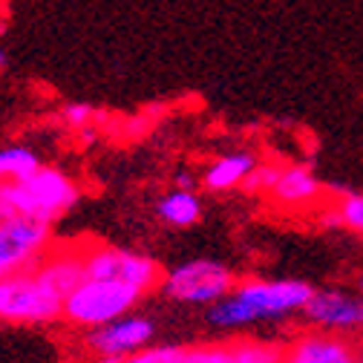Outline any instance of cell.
Returning <instances> with one entry per match:
<instances>
[{
    "label": "cell",
    "instance_id": "603a6c76",
    "mask_svg": "<svg viewBox=\"0 0 363 363\" xmlns=\"http://www.w3.org/2000/svg\"><path fill=\"white\" fill-rule=\"evenodd\" d=\"M354 363H363V349H357V357H354Z\"/></svg>",
    "mask_w": 363,
    "mask_h": 363
},
{
    "label": "cell",
    "instance_id": "277c9868",
    "mask_svg": "<svg viewBox=\"0 0 363 363\" xmlns=\"http://www.w3.org/2000/svg\"><path fill=\"white\" fill-rule=\"evenodd\" d=\"M64 317V294H58L38 268H26L0 280V323L47 326Z\"/></svg>",
    "mask_w": 363,
    "mask_h": 363
},
{
    "label": "cell",
    "instance_id": "7a4b0ae2",
    "mask_svg": "<svg viewBox=\"0 0 363 363\" xmlns=\"http://www.w3.org/2000/svg\"><path fill=\"white\" fill-rule=\"evenodd\" d=\"M81 199V185L61 167L43 164L23 182H0V219L26 216L55 225Z\"/></svg>",
    "mask_w": 363,
    "mask_h": 363
},
{
    "label": "cell",
    "instance_id": "5b68a950",
    "mask_svg": "<svg viewBox=\"0 0 363 363\" xmlns=\"http://www.w3.org/2000/svg\"><path fill=\"white\" fill-rule=\"evenodd\" d=\"M234 286H237V274L231 271V265L202 257V259H188V262L164 271L159 289L173 303L211 308L225 294H231Z\"/></svg>",
    "mask_w": 363,
    "mask_h": 363
},
{
    "label": "cell",
    "instance_id": "d6986e66",
    "mask_svg": "<svg viewBox=\"0 0 363 363\" xmlns=\"http://www.w3.org/2000/svg\"><path fill=\"white\" fill-rule=\"evenodd\" d=\"M280 170H283L280 162H259V164L251 170V176L245 179L242 191L251 194V196H257V194H265V196H268V191L274 188V182H277Z\"/></svg>",
    "mask_w": 363,
    "mask_h": 363
},
{
    "label": "cell",
    "instance_id": "8fae6325",
    "mask_svg": "<svg viewBox=\"0 0 363 363\" xmlns=\"http://www.w3.org/2000/svg\"><path fill=\"white\" fill-rule=\"evenodd\" d=\"M326 194L323 182L314 176V170L308 164H283L274 188L268 191V196L283 208H303V205H314Z\"/></svg>",
    "mask_w": 363,
    "mask_h": 363
},
{
    "label": "cell",
    "instance_id": "e0dca14e",
    "mask_svg": "<svg viewBox=\"0 0 363 363\" xmlns=\"http://www.w3.org/2000/svg\"><path fill=\"white\" fill-rule=\"evenodd\" d=\"M58 118H61L64 127L81 133V130H86V127H96V124L104 121L107 116H104L99 107L86 104V101H69V104H64V107L58 110Z\"/></svg>",
    "mask_w": 363,
    "mask_h": 363
},
{
    "label": "cell",
    "instance_id": "9a60e30c",
    "mask_svg": "<svg viewBox=\"0 0 363 363\" xmlns=\"http://www.w3.org/2000/svg\"><path fill=\"white\" fill-rule=\"evenodd\" d=\"M38 167H43V159L29 145H6V147H0V182H23Z\"/></svg>",
    "mask_w": 363,
    "mask_h": 363
},
{
    "label": "cell",
    "instance_id": "9c48e42d",
    "mask_svg": "<svg viewBox=\"0 0 363 363\" xmlns=\"http://www.w3.org/2000/svg\"><path fill=\"white\" fill-rule=\"evenodd\" d=\"M357 343L326 329H300L283 343V363H354Z\"/></svg>",
    "mask_w": 363,
    "mask_h": 363
},
{
    "label": "cell",
    "instance_id": "3957f363",
    "mask_svg": "<svg viewBox=\"0 0 363 363\" xmlns=\"http://www.w3.org/2000/svg\"><path fill=\"white\" fill-rule=\"evenodd\" d=\"M147 294H142L139 289H133L121 280H93L84 277L64 300V320L72 329H99L107 326L118 317L135 311Z\"/></svg>",
    "mask_w": 363,
    "mask_h": 363
},
{
    "label": "cell",
    "instance_id": "7c38bea8",
    "mask_svg": "<svg viewBox=\"0 0 363 363\" xmlns=\"http://www.w3.org/2000/svg\"><path fill=\"white\" fill-rule=\"evenodd\" d=\"M38 274L47 280L58 294H67L86 277L84 274V245H67V248H50L38 265Z\"/></svg>",
    "mask_w": 363,
    "mask_h": 363
},
{
    "label": "cell",
    "instance_id": "8992f818",
    "mask_svg": "<svg viewBox=\"0 0 363 363\" xmlns=\"http://www.w3.org/2000/svg\"><path fill=\"white\" fill-rule=\"evenodd\" d=\"M84 274L93 280H121L133 289H139L142 294H150L153 289L162 286L164 271L153 257L142 251L89 242L84 245Z\"/></svg>",
    "mask_w": 363,
    "mask_h": 363
},
{
    "label": "cell",
    "instance_id": "ba28073f",
    "mask_svg": "<svg viewBox=\"0 0 363 363\" xmlns=\"http://www.w3.org/2000/svg\"><path fill=\"white\" fill-rule=\"evenodd\" d=\"M156 337V323L145 314H124L118 320L89 329L84 337V346L93 357H110V360H124L130 354H135L139 349L150 346V340Z\"/></svg>",
    "mask_w": 363,
    "mask_h": 363
},
{
    "label": "cell",
    "instance_id": "2e32d148",
    "mask_svg": "<svg viewBox=\"0 0 363 363\" xmlns=\"http://www.w3.org/2000/svg\"><path fill=\"white\" fill-rule=\"evenodd\" d=\"M231 363H283V343L277 340H237L231 343Z\"/></svg>",
    "mask_w": 363,
    "mask_h": 363
},
{
    "label": "cell",
    "instance_id": "6da1fadb",
    "mask_svg": "<svg viewBox=\"0 0 363 363\" xmlns=\"http://www.w3.org/2000/svg\"><path fill=\"white\" fill-rule=\"evenodd\" d=\"M311 286L306 280H237L231 294L208 308V323L219 332H242L268 320H286V317L303 314Z\"/></svg>",
    "mask_w": 363,
    "mask_h": 363
},
{
    "label": "cell",
    "instance_id": "52a82bcc",
    "mask_svg": "<svg viewBox=\"0 0 363 363\" xmlns=\"http://www.w3.org/2000/svg\"><path fill=\"white\" fill-rule=\"evenodd\" d=\"M303 314L308 326L346 335L352 340L363 337V291L360 289H340V286L314 289Z\"/></svg>",
    "mask_w": 363,
    "mask_h": 363
},
{
    "label": "cell",
    "instance_id": "30bf717a",
    "mask_svg": "<svg viewBox=\"0 0 363 363\" xmlns=\"http://www.w3.org/2000/svg\"><path fill=\"white\" fill-rule=\"evenodd\" d=\"M259 164V159L251 150H234V153H222L216 159H211L205 164V170L199 173V185L208 194H231V191H242L245 179L251 176V170Z\"/></svg>",
    "mask_w": 363,
    "mask_h": 363
},
{
    "label": "cell",
    "instance_id": "7402d4cb",
    "mask_svg": "<svg viewBox=\"0 0 363 363\" xmlns=\"http://www.w3.org/2000/svg\"><path fill=\"white\" fill-rule=\"evenodd\" d=\"M6 64H9V58H6V52H4V47H0V72L6 69Z\"/></svg>",
    "mask_w": 363,
    "mask_h": 363
},
{
    "label": "cell",
    "instance_id": "44dd1931",
    "mask_svg": "<svg viewBox=\"0 0 363 363\" xmlns=\"http://www.w3.org/2000/svg\"><path fill=\"white\" fill-rule=\"evenodd\" d=\"M173 182H176V188H182V191H196V185H199V179L191 170H179Z\"/></svg>",
    "mask_w": 363,
    "mask_h": 363
},
{
    "label": "cell",
    "instance_id": "5bb4252c",
    "mask_svg": "<svg viewBox=\"0 0 363 363\" xmlns=\"http://www.w3.org/2000/svg\"><path fill=\"white\" fill-rule=\"evenodd\" d=\"M326 228H346L363 237V191H346L340 199L320 216Z\"/></svg>",
    "mask_w": 363,
    "mask_h": 363
},
{
    "label": "cell",
    "instance_id": "ac0fdd59",
    "mask_svg": "<svg viewBox=\"0 0 363 363\" xmlns=\"http://www.w3.org/2000/svg\"><path fill=\"white\" fill-rule=\"evenodd\" d=\"M182 363H231V343L182 346Z\"/></svg>",
    "mask_w": 363,
    "mask_h": 363
},
{
    "label": "cell",
    "instance_id": "ffe728a7",
    "mask_svg": "<svg viewBox=\"0 0 363 363\" xmlns=\"http://www.w3.org/2000/svg\"><path fill=\"white\" fill-rule=\"evenodd\" d=\"M121 363H182V346H145L135 354L124 357Z\"/></svg>",
    "mask_w": 363,
    "mask_h": 363
},
{
    "label": "cell",
    "instance_id": "4fadbf2b",
    "mask_svg": "<svg viewBox=\"0 0 363 363\" xmlns=\"http://www.w3.org/2000/svg\"><path fill=\"white\" fill-rule=\"evenodd\" d=\"M156 216L170 228H191L202 219V199L196 191L173 188L156 202Z\"/></svg>",
    "mask_w": 363,
    "mask_h": 363
}]
</instances>
